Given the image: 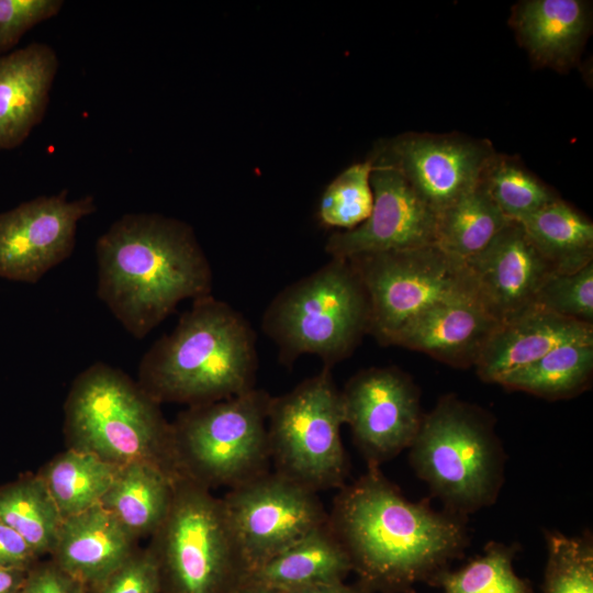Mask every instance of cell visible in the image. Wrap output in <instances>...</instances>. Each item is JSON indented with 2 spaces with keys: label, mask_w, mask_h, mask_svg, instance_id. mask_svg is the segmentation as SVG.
<instances>
[{
  "label": "cell",
  "mask_w": 593,
  "mask_h": 593,
  "mask_svg": "<svg viewBox=\"0 0 593 593\" xmlns=\"http://www.w3.org/2000/svg\"><path fill=\"white\" fill-rule=\"evenodd\" d=\"M580 339H593V325L534 306L500 323L474 366L482 380L500 384L556 347Z\"/></svg>",
  "instance_id": "d6986e66"
},
{
  "label": "cell",
  "mask_w": 593,
  "mask_h": 593,
  "mask_svg": "<svg viewBox=\"0 0 593 593\" xmlns=\"http://www.w3.org/2000/svg\"><path fill=\"white\" fill-rule=\"evenodd\" d=\"M517 42L539 67L566 71L590 34L591 4L583 0H524L512 8Z\"/></svg>",
  "instance_id": "ffe728a7"
},
{
  "label": "cell",
  "mask_w": 593,
  "mask_h": 593,
  "mask_svg": "<svg viewBox=\"0 0 593 593\" xmlns=\"http://www.w3.org/2000/svg\"><path fill=\"white\" fill-rule=\"evenodd\" d=\"M136 540L108 510L97 504L63 519L52 561L89 590L136 549Z\"/></svg>",
  "instance_id": "44dd1931"
},
{
  "label": "cell",
  "mask_w": 593,
  "mask_h": 593,
  "mask_svg": "<svg viewBox=\"0 0 593 593\" xmlns=\"http://www.w3.org/2000/svg\"><path fill=\"white\" fill-rule=\"evenodd\" d=\"M149 548L161 593H231L247 574L222 499L188 478L176 481Z\"/></svg>",
  "instance_id": "52a82bcc"
},
{
  "label": "cell",
  "mask_w": 593,
  "mask_h": 593,
  "mask_svg": "<svg viewBox=\"0 0 593 593\" xmlns=\"http://www.w3.org/2000/svg\"><path fill=\"white\" fill-rule=\"evenodd\" d=\"M97 211L93 195H40L0 212V278L35 283L72 254L79 222Z\"/></svg>",
  "instance_id": "4fadbf2b"
},
{
  "label": "cell",
  "mask_w": 593,
  "mask_h": 593,
  "mask_svg": "<svg viewBox=\"0 0 593 593\" xmlns=\"http://www.w3.org/2000/svg\"><path fill=\"white\" fill-rule=\"evenodd\" d=\"M410 447L417 473L449 505L474 510L494 497L501 451L490 422L473 406L441 400L423 417Z\"/></svg>",
  "instance_id": "9c48e42d"
},
{
  "label": "cell",
  "mask_w": 593,
  "mask_h": 593,
  "mask_svg": "<svg viewBox=\"0 0 593 593\" xmlns=\"http://www.w3.org/2000/svg\"><path fill=\"white\" fill-rule=\"evenodd\" d=\"M441 584L444 593H528L514 573L510 552L499 546L459 571L444 574Z\"/></svg>",
  "instance_id": "4dcf8cb0"
},
{
  "label": "cell",
  "mask_w": 593,
  "mask_h": 593,
  "mask_svg": "<svg viewBox=\"0 0 593 593\" xmlns=\"http://www.w3.org/2000/svg\"><path fill=\"white\" fill-rule=\"evenodd\" d=\"M178 479L155 465L131 462L119 467L100 504L135 539L153 536L169 511Z\"/></svg>",
  "instance_id": "603a6c76"
},
{
  "label": "cell",
  "mask_w": 593,
  "mask_h": 593,
  "mask_svg": "<svg viewBox=\"0 0 593 593\" xmlns=\"http://www.w3.org/2000/svg\"><path fill=\"white\" fill-rule=\"evenodd\" d=\"M22 593H89L53 561L34 564L27 572Z\"/></svg>",
  "instance_id": "d590c367"
},
{
  "label": "cell",
  "mask_w": 593,
  "mask_h": 593,
  "mask_svg": "<svg viewBox=\"0 0 593 593\" xmlns=\"http://www.w3.org/2000/svg\"><path fill=\"white\" fill-rule=\"evenodd\" d=\"M369 303V333L392 345L425 310L444 301L478 298L466 261L438 245L365 254L348 259Z\"/></svg>",
  "instance_id": "30bf717a"
},
{
  "label": "cell",
  "mask_w": 593,
  "mask_h": 593,
  "mask_svg": "<svg viewBox=\"0 0 593 593\" xmlns=\"http://www.w3.org/2000/svg\"><path fill=\"white\" fill-rule=\"evenodd\" d=\"M481 183L511 221L525 219L559 199L515 156L495 153L482 174Z\"/></svg>",
  "instance_id": "f1b7e54d"
},
{
  "label": "cell",
  "mask_w": 593,
  "mask_h": 593,
  "mask_svg": "<svg viewBox=\"0 0 593 593\" xmlns=\"http://www.w3.org/2000/svg\"><path fill=\"white\" fill-rule=\"evenodd\" d=\"M231 593H288L275 588L253 581L248 578L244 580Z\"/></svg>",
  "instance_id": "f35d334b"
},
{
  "label": "cell",
  "mask_w": 593,
  "mask_h": 593,
  "mask_svg": "<svg viewBox=\"0 0 593 593\" xmlns=\"http://www.w3.org/2000/svg\"><path fill=\"white\" fill-rule=\"evenodd\" d=\"M536 306L593 325V262L572 273H552L541 286Z\"/></svg>",
  "instance_id": "d6a6232c"
},
{
  "label": "cell",
  "mask_w": 593,
  "mask_h": 593,
  "mask_svg": "<svg viewBox=\"0 0 593 593\" xmlns=\"http://www.w3.org/2000/svg\"><path fill=\"white\" fill-rule=\"evenodd\" d=\"M298 593H362L359 590L349 586L343 582H336L325 585H318L314 588H310L306 590H302Z\"/></svg>",
  "instance_id": "ab89813d"
},
{
  "label": "cell",
  "mask_w": 593,
  "mask_h": 593,
  "mask_svg": "<svg viewBox=\"0 0 593 593\" xmlns=\"http://www.w3.org/2000/svg\"><path fill=\"white\" fill-rule=\"evenodd\" d=\"M350 571V558L327 521L248 572L246 578L288 593H298L343 582Z\"/></svg>",
  "instance_id": "7402d4cb"
},
{
  "label": "cell",
  "mask_w": 593,
  "mask_h": 593,
  "mask_svg": "<svg viewBox=\"0 0 593 593\" xmlns=\"http://www.w3.org/2000/svg\"><path fill=\"white\" fill-rule=\"evenodd\" d=\"M89 593H161L157 559L148 547L135 549Z\"/></svg>",
  "instance_id": "836d02e7"
},
{
  "label": "cell",
  "mask_w": 593,
  "mask_h": 593,
  "mask_svg": "<svg viewBox=\"0 0 593 593\" xmlns=\"http://www.w3.org/2000/svg\"><path fill=\"white\" fill-rule=\"evenodd\" d=\"M344 424L369 467L410 447L423 416L419 396L410 377L393 367H372L355 374L340 391Z\"/></svg>",
  "instance_id": "5bb4252c"
},
{
  "label": "cell",
  "mask_w": 593,
  "mask_h": 593,
  "mask_svg": "<svg viewBox=\"0 0 593 593\" xmlns=\"http://www.w3.org/2000/svg\"><path fill=\"white\" fill-rule=\"evenodd\" d=\"M517 222L556 273L593 262V223L562 199Z\"/></svg>",
  "instance_id": "cb8c5ba5"
},
{
  "label": "cell",
  "mask_w": 593,
  "mask_h": 593,
  "mask_svg": "<svg viewBox=\"0 0 593 593\" xmlns=\"http://www.w3.org/2000/svg\"><path fill=\"white\" fill-rule=\"evenodd\" d=\"M499 325L478 298L444 301L412 320L392 345L417 350L454 367L474 366Z\"/></svg>",
  "instance_id": "ac0fdd59"
},
{
  "label": "cell",
  "mask_w": 593,
  "mask_h": 593,
  "mask_svg": "<svg viewBox=\"0 0 593 593\" xmlns=\"http://www.w3.org/2000/svg\"><path fill=\"white\" fill-rule=\"evenodd\" d=\"M61 0H0V55L19 44L26 32L58 15Z\"/></svg>",
  "instance_id": "e575fe53"
},
{
  "label": "cell",
  "mask_w": 593,
  "mask_h": 593,
  "mask_svg": "<svg viewBox=\"0 0 593 593\" xmlns=\"http://www.w3.org/2000/svg\"><path fill=\"white\" fill-rule=\"evenodd\" d=\"M270 399L254 388L179 413L171 425L181 477L208 489H233L268 472Z\"/></svg>",
  "instance_id": "8992f818"
},
{
  "label": "cell",
  "mask_w": 593,
  "mask_h": 593,
  "mask_svg": "<svg viewBox=\"0 0 593 593\" xmlns=\"http://www.w3.org/2000/svg\"><path fill=\"white\" fill-rule=\"evenodd\" d=\"M545 593H593V550L589 541L551 535Z\"/></svg>",
  "instance_id": "1f68e13d"
},
{
  "label": "cell",
  "mask_w": 593,
  "mask_h": 593,
  "mask_svg": "<svg viewBox=\"0 0 593 593\" xmlns=\"http://www.w3.org/2000/svg\"><path fill=\"white\" fill-rule=\"evenodd\" d=\"M0 519L41 556L52 553L64 518L43 479L35 474L0 488Z\"/></svg>",
  "instance_id": "83f0119b"
},
{
  "label": "cell",
  "mask_w": 593,
  "mask_h": 593,
  "mask_svg": "<svg viewBox=\"0 0 593 593\" xmlns=\"http://www.w3.org/2000/svg\"><path fill=\"white\" fill-rule=\"evenodd\" d=\"M261 328L286 367L302 355L328 368L348 358L369 333L368 298L350 261L331 258L287 286L265 310Z\"/></svg>",
  "instance_id": "5b68a950"
},
{
  "label": "cell",
  "mask_w": 593,
  "mask_h": 593,
  "mask_svg": "<svg viewBox=\"0 0 593 593\" xmlns=\"http://www.w3.org/2000/svg\"><path fill=\"white\" fill-rule=\"evenodd\" d=\"M29 571L0 566V593H18L22 590Z\"/></svg>",
  "instance_id": "74e56055"
},
{
  "label": "cell",
  "mask_w": 593,
  "mask_h": 593,
  "mask_svg": "<svg viewBox=\"0 0 593 593\" xmlns=\"http://www.w3.org/2000/svg\"><path fill=\"white\" fill-rule=\"evenodd\" d=\"M98 298L136 339L184 300L212 294L213 275L192 227L158 213H126L96 242Z\"/></svg>",
  "instance_id": "6da1fadb"
},
{
  "label": "cell",
  "mask_w": 593,
  "mask_h": 593,
  "mask_svg": "<svg viewBox=\"0 0 593 593\" xmlns=\"http://www.w3.org/2000/svg\"><path fill=\"white\" fill-rule=\"evenodd\" d=\"M64 413L69 448L118 467L152 463L181 478L171 423L160 404L122 370L102 361L87 367L71 383Z\"/></svg>",
  "instance_id": "277c9868"
},
{
  "label": "cell",
  "mask_w": 593,
  "mask_h": 593,
  "mask_svg": "<svg viewBox=\"0 0 593 593\" xmlns=\"http://www.w3.org/2000/svg\"><path fill=\"white\" fill-rule=\"evenodd\" d=\"M22 589H23V588H22ZM18 593H22V590H21L20 592H18Z\"/></svg>",
  "instance_id": "60d3db41"
},
{
  "label": "cell",
  "mask_w": 593,
  "mask_h": 593,
  "mask_svg": "<svg viewBox=\"0 0 593 593\" xmlns=\"http://www.w3.org/2000/svg\"><path fill=\"white\" fill-rule=\"evenodd\" d=\"M340 391L324 367L289 392L271 396L268 444L275 472L314 491L342 488L347 474Z\"/></svg>",
  "instance_id": "ba28073f"
},
{
  "label": "cell",
  "mask_w": 593,
  "mask_h": 593,
  "mask_svg": "<svg viewBox=\"0 0 593 593\" xmlns=\"http://www.w3.org/2000/svg\"><path fill=\"white\" fill-rule=\"evenodd\" d=\"M593 372V339L562 344L500 383L547 399L568 398L582 391Z\"/></svg>",
  "instance_id": "4316f807"
},
{
  "label": "cell",
  "mask_w": 593,
  "mask_h": 593,
  "mask_svg": "<svg viewBox=\"0 0 593 593\" xmlns=\"http://www.w3.org/2000/svg\"><path fill=\"white\" fill-rule=\"evenodd\" d=\"M256 342L246 317L210 294L193 300L174 329L149 347L136 381L159 404L228 399L255 388Z\"/></svg>",
  "instance_id": "3957f363"
},
{
  "label": "cell",
  "mask_w": 593,
  "mask_h": 593,
  "mask_svg": "<svg viewBox=\"0 0 593 593\" xmlns=\"http://www.w3.org/2000/svg\"><path fill=\"white\" fill-rule=\"evenodd\" d=\"M371 170L368 158L346 168L327 186L317 211L323 225L348 231L368 219L373 204Z\"/></svg>",
  "instance_id": "f546056e"
},
{
  "label": "cell",
  "mask_w": 593,
  "mask_h": 593,
  "mask_svg": "<svg viewBox=\"0 0 593 593\" xmlns=\"http://www.w3.org/2000/svg\"><path fill=\"white\" fill-rule=\"evenodd\" d=\"M328 522L353 571L369 588L403 591L456 556L465 542L456 518L407 501L377 467L334 499Z\"/></svg>",
  "instance_id": "7a4b0ae2"
},
{
  "label": "cell",
  "mask_w": 593,
  "mask_h": 593,
  "mask_svg": "<svg viewBox=\"0 0 593 593\" xmlns=\"http://www.w3.org/2000/svg\"><path fill=\"white\" fill-rule=\"evenodd\" d=\"M247 573L328 521L317 493L266 472L221 497Z\"/></svg>",
  "instance_id": "8fae6325"
},
{
  "label": "cell",
  "mask_w": 593,
  "mask_h": 593,
  "mask_svg": "<svg viewBox=\"0 0 593 593\" xmlns=\"http://www.w3.org/2000/svg\"><path fill=\"white\" fill-rule=\"evenodd\" d=\"M370 184V215L357 227L328 237L325 250L331 258L437 245V214L399 171L372 164Z\"/></svg>",
  "instance_id": "9a60e30c"
},
{
  "label": "cell",
  "mask_w": 593,
  "mask_h": 593,
  "mask_svg": "<svg viewBox=\"0 0 593 593\" xmlns=\"http://www.w3.org/2000/svg\"><path fill=\"white\" fill-rule=\"evenodd\" d=\"M510 221L480 180L437 216V245L466 261L485 248Z\"/></svg>",
  "instance_id": "484cf974"
},
{
  "label": "cell",
  "mask_w": 593,
  "mask_h": 593,
  "mask_svg": "<svg viewBox=\"0 0 593 593\" xmlns=\"http://www.w3.org/2000/svg\"><path fill=\"white\" fill-rule=\"evenodd\" d=\"M495 153L483 138L410 132L379 144L369 159L399 171L438 216L480 182Z\"/></svg>",
  "instance_id": "7c38bea8"
},
{
  "label": "cell",
  "mask_w": 593,
  "mask_h": 593,
  "mask_svg": "<svg viewBox=\"0 0 593 593\" xmlns=\"http://www.w3.org/2000/svg\"><path fill=\"white\" fill-rule=\"evenodd\" d=\"M58 68L57 53L46 43L0 55V150L23 144L43 121Z\"/></svg>",
  "instance_id": "e0dca14e"
},
{
  "label": "cell",
  "mask_w": 593,
  "mask_h": 593,
  "mask_svg": "<svg viewBox=\"0 0 593 593\" xmlns=\"http://www.w3.org/2000/svg\"><path fill=\"white\" fill-rule=\"evenodd\" d=\"M466 264L479 301L499 324L536 306L541 286L555 273L517 221Z\"/></svg>",
  "instance_id": "2e32d148"
},
{
  "label": "cell",
  "mask_w": 593,
  "mask_h": 593,
  "mask_svg": "<svg viewBox=\"0 0 593 593\" xmlns=\"http://www.w3.org/2000/svg\"><path fill=\"white\" fill-rule=\"evenodd\" d=\"M118 469L90 452L68 448L38 474L65 518L100 504Z\"/></svg>",
  "instance_id": "d4e9b609"
},
{
  "label": "cell",
  "mask_w": 593,
  "mask_h": 593,
  "mask_svg": "<svg viewBox=\"0 0 593 593\" xmlns=\"http://www.w3.org/2000/svg\"><path fill=\"white\" fill-rule=\"evenodd\" d=\"M37 557L30 544L0 519V566L29 571L36 564Z\"/></svg>",
  "instance_id": "8d00e7d4"
}]
</instances>
